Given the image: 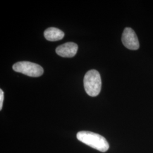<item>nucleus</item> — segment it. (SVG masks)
Segmentation results:
<instances>
[{"label": "nucleus", "instance_id": "nucleus-1", "mask_svg": "<svg viewBox=\"0 0 153 153\" xmlns=\"http://www.w3.org/2000/svg\"><path fill=\"white\" fill-rule=\"evenodd\" d=\"M76 138L81 142L101 152H105L109 149V144L106 139L97 133L91 131H79L76 134Z\"/></svg>", "mask_w": 153, "mask_h": 153}, {"label": "nucleus", "instance_id": "nucleus-2", "mask_svg": "<svg viewBox=\"0 0 153 153\" xmlns=\"http://www.w3.org/2000/svg\"><path fill=\"white\" fill-rule=\"evenodd\" d=\"M83 83L86 92L90 97H97L101 91V77L99 73L96 70L92 69L86 73Z\"/></svg>", "mask_w": 153, "mask_h": 153}, {"label": "nucleus", "instance_id": "nucleus-3", "mask_svg": "<svg viewBox=\"0 0 153 153\" xmlns=\"http://www.w3.org/2000/svg\"><path fill=\"white\" fill-rule=\"evenodd\" d=\"M13 69L26 76L33 77L41 76L43 73V68L37 64L30 61H19L13 66Z\"/></svg>", "mask_w": 153, "mask_h": 153}, {"label": "nucleus", "instance_id": "nucleus-4", "mask_svg": "<svg viewBox=\"0 0 153 153\" xmlns=\"http://www.w3.org/2000/svg\"><path fill=\"white\" fill-rule=\"evenodd\" d=\"M122 42L128 49L137 50L140 47L137 35L131 28L126 27L124 29L122 35Z\"/></svg>", "mask_w": 153, "mask_h": 153}, {"label": "nucleus", "instance_id": "nucleus-5", "mask_svg": "<svg viewBox=\"0 0 153 153\" xmlns=\"http://www.w3.org/2000/svg\"><path fill=\"white\" fill-rule=\"evenodd\" d=\"M78 48V45L76 43L68 42L57 47L56 52L62 57H73L76 55Z\"/></svg>", "mask_w": 153, "mask_h": 153}, {"label": "nucleus", "instance_id": "nucleus-6", "mask_svg": "<svg viewBox=\"0 0 153 153\" xmlns=\"http://www.w3.org/2000/svg\"><path fill=\"white\" fill-rule=\"evenodd\" d=\"M44 37L47 40L55 42L61 40L64 37V33L60 29L55 27H49L45 30Z\"/></svg>", "mask_w": 153, "mask_h": 153}, {"label": "nucleus", "instance_id": "nucleus-7", "mask_svg": "<svg viewBox=\"0 0 153 153\" xmlns=\"http://www.w3.org/2000/svg\"><path fill=\"white\" fill-rule=\"evenodd\" d=\"M4 99V93L2 91V90L1 89L0 90V109L1 110L2 108Z\"/></svg>", "mask_w": 153, "mask_h": 153}]
</instances>
